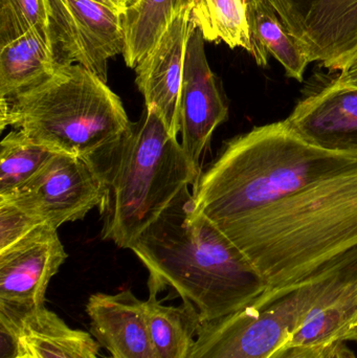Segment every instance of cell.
<instances>
[{"instance_id": "obj_28", "label": "cell", "mask_w": 357, "mask_h": 358, "mask_svg": "<svg viewBox=\"0 0 357 358\" xmlns=\"http://www.w3.org/2000/svg\"><path fill=\"white\" fill-rule=\"evenodd\" d=\"M346 343L343 341L335 343L324 358H357Z\"/></svg>"}, {"instance_id": "obj_20", "label": "cell", "mask_w": 357, "mask_h": 358, "mask_svg": "<svg viewBox=\"0 0 357 358\" xmlns=\"http://www.w3.org/2000/svg\"><path fill=\"white\" fill-rule=\"evenodd\" d=\"M357 342V284L314 311L284 347H314L328 343Z\"/></svg>"}, {"instance_id": "obj_24", "label": "cell", "mask_w": 357, "mask_h": 358, "mask_svg": "<svg viewBox=\"0 0 357 358\" xmlns=\"http://www.w3.org/2000/svg\"><path fill=\"white\" fill-rule=\"evenodd\" d=\"M41 224H44L41 220L19 206L0 200V252L20 241Z\"/></svg>"}, {"instance_id": "obj_10", "label": "cell", "mask_w": 357, "mask_h": 358, "mask_svg": "<svg viewBox=\"0 0 357 358\" xmlns=\"http://www.w3.org/2000/svg\"><path fill=\"white\" fill-rule=\"evenodd\" d=\"M66 259L58 229L45 223L0 252V311L22 315L43 307L48 284Z\"/></svg>"}, {"instance_id": "obj_21", "label": "cell", "mask_w": 357, "mask_h": 358, "mask_svg": "<svg viewBox=\"0 0 357 358\" xmlns=\"http://www.w3.org/2000/svg\"><path fill=\"white\" fill-rule=\"evenodd\" d=\"M191 20L205 41H222L251 52L249 0H190Z\"/></svg>"}, {"instance_id": "obj_30", "label": "cell", "mask_w": 357, "mask_h": 358, "mask_svg": "<svg viewBox=\"0 0 357 358\" xmlns=\"http://www.w3.org/2000/svg\"><path fill=\"white\" fill-rule=\"evenodd\" d=\"M136 1H138V0H125L128 6H132V4L136 3Z\"/></svg>"}, {"instance_id": "obj_27", "label": "cell", "mask_w": 357, "mask_h": 358, "mask_svg": "<svg viewBox=\"0 0 357 358\" xmlns=\"http://www.w3.org/2000/svg\"><path fill=\"white\" fill-rule=\"evenodd\" d=\"M335 81L343 85L354 86L357 87V55L352 62L339 73Z\"/></svg>"}, {"instance_id": "obj_25", "label": "cell", "mask_w": 357, "mask_h": 358, "mask_svg": "<svg viewBox=\"0 0 357 358\" xmlns=\"http://www.w3.org/2000/svg\"><path fill=\"white\" fill-rule=\"evenodd\" d=\"M0 358H29L14 320L0 313Z\"/></svg>"}, {"instance_id": "obj_2", "label": "cell", "mask_w": 357, "mask_h": 358, "mask_svg": "<svg viewBox=\"0 0 357 358\" xmlns=\"http://www.w3.org/2000/svg\"><path fill=\"white\" fill-rule=\"evenodd\" d=\"M218 229L268 289L298 283L357 248V166Z\"/></svg>"}, {"instance_id": "obj_4", "label": "cell", "mask_w": 357, "mask_h": 358, "mask_svg": "<svg viewBox=\"0 0 357 358\" xmlns=\"http://www.w3.org/2000/svg\"><path fill=\"white\" fill-rule=\"evenodd\" d=\"M102 181V238L130 250L184 187L201 178L153 109L89 159Z\"/></svg>"}, {"instance_id": "obj_8", "label": "cell", "mask_w": 357, "mask_h": 358, "mask_svg": "<svg viewBox=\"0 0 357 358\" xmlns=\"http://www.w3.org/2000/svg\"><path fill=\"white\" fill-rule=\"evenodd\" d=\"M102 181L92 164L65 153H54L41 169L16 193L0 199L22 208L45 224L58 229L83 219L100 208Z\"/></svg>"}, {"instance_id": "obj_23", "label": "cell", "mask_w": 357, "mask_h": 358, "mask_svg": "<svg viewBox=\"0 0 357 358\" xmlns=\"http://www.w3.org/2000/svg\"><path fill=\"white\" fill-rule=\"evenodd\" d=\"M48 0H0V46L33 27H48Z\"/></svg>"}, {"instance_id": "obj_12", "label": "cell", "mask_w": 357, "mask_h": 358, "mask_svg": "<svg viewBox=\"0 0 357 358\" xmlns=\"http://www.w3.org/2000/svg\"><path fill=\"white\" fill-rule=\"evenodd\" d=\"M191 2L182 6L153 50L136 65V83L173 138L180 134V92L187 44L190 37Z\"/></svg>"}, {"instance_id": "obj_15", "label": "cell", "mask_w": 357, "mask_h": 358, "mask_svg": "<svg viewBox=\"0 0 357 358\" xmlns=\"http://www.w3.org/2000/svg\"><path fill=\"white\" fill-rule=\"evenodd\" d=\"M58 69L46 27H33L0 46V100H10L36 87Z\"/></svg>"}, {"instance_id": "obj_7", "label": "cell", "mask_w": 357, "mask_h": 358, "mask_svg": "<svg viewBox=\"0 0 357 358\" xmlns=\"http://www.w3.org/2000/svg\"><path fill=\"white\" fill-rule=\"evenodd\" d=\"M48 34L58 67L79 64L107 83L109 59L123 54L122 15L92 0H48Z\"/></svg>"}, {"instance_id": "obj_11", "label": "cell", "mask_w": 357, "mask_h": 358, "mask_svg": "<svg viewBox=\"0 0 357 358\" xmlns=\"http://www.w3.org/2000/svg\"><path fill=\"white\" fill-rule=\"evenodd\" d=\"M228 117V105L207 62L203 34L192 22L180 92V144L199 173L214 131Z\"/></svg>"}, {"instance_id": "obj_17", "label": "cell", "mask_w": 357, "mask_h": 358, "mask_svg": "<svg viewBox=\"0 0 357 358\" xmlns=\"http://www.w3.org/2000/svg\"><path fill=\"white\" fill-rule=\"evenodd\" d=\"M247 15L252 43L249 54L256 63L266 67L272 56L282 65L287 77L303 81L310 62L268 0H249Z\"/></svg>"}, {"instance_id": "obj_1", "label": "cell", "mask_w": 357, "mask_h": 358, "mask_svg": "<svg viewBox=\"0 0 357 358\" xmlns=\"http://www.w3.org/2000/svg\"><path fill=\"white\" fill-rule=\"evenodd\" d=\"M130 250L149 273V292L172 288L201 323L236 313L268 289L247 255L195 208L184 187Z\"/></svg>"}, {"instance_id": "obj_19", "label": "cell", "mask_w": 357, "mask_h": 358, "mask_svg": "<svg viewBox=\"0 0 357 358\" xmlns=\"http://www.w3.org/2000/svg\"><path fill=\"white\" fill-rule=\"evenodd\" d=\"M190 0H138L122 15L124 60L130 69L156 45L176 13Z\"/></svg>"}, {"instance_id": "obj_14", "label": "cell", "mask_w": 357, "mask_h": 358, "mask_svg": "<svg viewBox=\"0 0 357 358\" xmlns=\"http://www.w3.org/2000/svg\"><path fill=\"white\" fill-rule=\"evenodd\" d=\"M86 313L90 334L109 351L110 358H156L149 336L145 301L131 290L92 294Z\"/></svg>"}, {"instance_id": "obj_13", "label": "cell", "mask_w": 357, "mask_h": 358, "mask_svg": "<svg viewBox=\"0 0 357 358\" xmlns=\"http://www.w3.org/2000/svg\"><path fill=\"white\" fill-rule=\"evenodd\" d=\"M285 121L314 146L357 155V87L333 80L302 99Z\"/></svg>"}, {"instance_id": "obj_9", "label": "cell", "mask_w": 357, "mask_h": 358, "mask_svg": "<svg viewBox=\"0 0 357 358\" xmlns=\"http://www.w3.org/2000/svg\"><path fill=\"white\" fill-rule=\"evenodd\" d=\"M310 63L343 71L357 55V0H268Z\"/></svg>"}, {"instance_id": "obj_3", "label": "cell", "mask_w": 357, "mask_h": 358, "mask_svg": "<svg viewBox=\"0 0 357 358\" xmlns=\"http://www.w3.org/2000/svg\"><path fill=\"white\" fill-rule=\"evenodd\" d=\"M357 166V155L314 146L285 120L226 142L193 189L195 208L217 227Z\"/></svg>"}, {"instance_id": "obj_29", "label": "cell", "mask_w": 357, "mask_h": 358, "mask_svg": "<svg viewBox=\"0 0 357 358\" xmlns=\"http://www.w3.org/2000/svg\"><path fill=\"white\" fill-rule=\"evenodd\" d=\"M92 1L98 2V3L103 4L107 6L110 10L123 15L125 10H127L128 6L125 0H92Z\"/></svg>"}, {"instance_id": "obj_22", "label": "cell", "mask_w": 357, "mask_h": 358, "mask_svg": "<svg viewBox=\"0 0 357 358\" xmlns=\"http://www.w3.org/2000/svg\"><path fill=\"white\" fill-rule=\"evenodd\" d=\"M54 153L21 130H13L4 136L0 144V199L16 193Z\"/></svg>"}, {"instance_id": "obj_16", "label": "cell", "mask_w": 357, "mask_h": 358, "mask_svg": "<svg viewBox=\"0 0 357 358\" xmlns=\"http://www.w3.org/2000/svg\"><path fill=\"white\" fill-rule=\"evenodd\" d=\"M0 313L16 322L29 358H99L100 345L89 334L71 329L44 306L22 315Z\"/></svg>"}, {"instance_id": "obj_18", "label": "cell", "mask_w": 357, "mask_h": 358, "mask_svg": "<svg viewBox=\"0 0 357 358\" xmlns=\"http://www.w3.org/2000/svg\"><path fill=\"white\" fill-rule=\"evenodd\" d=\"M145 311L155 357L188 358L203 324L195 307L184 301L166 306L157 294L149 292Z\"/></svg>"}, {"instance_id": "obj_26", "label": "cell", "mask_w": 357, "mask_h": 358, "mask_svg": "<svg viewBox=\"0 0 357 358\" xmlns=\"http://www.w3.org/2000/svg\"><path fill=\"white\" fill-rule=\"evenodd\" d=\"M335 343L314 347H282L270 358H324Z\"/></svg>"}, {"instance_id": "obj_5", "label": "cell", "mask_w": 357, "mask_h": 358, "mask_svg": "<svg viewBox=\"0 0 357 358\" xmlns=\"http://www.w3.org/2000/svg\"><path fill=\"white\" fill-rule=\"evenodd\" d=\"M0 128L10 125L54 153L89 161L121 140L132 124L123 103L98 76L79 64L10 100H0Z\"/></svg>"}, {"instance_id": "obj_6", "label": "cell", "mask_w": 357, "mask_h": 358, "mask_svg": "<svg viewBox=\"0 0 357 358\" xmlns=\"http://www.w3.org/2000/svg\"><path fill=\"white\" fill-rule=\"evenodd\" d=\"M357 284V248L302 281L201 324L188 358H270L314 313Z\"/></svg>"}]
</instances>
